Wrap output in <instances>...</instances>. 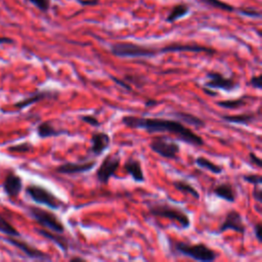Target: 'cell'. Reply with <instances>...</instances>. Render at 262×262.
<instances>
[{"instance_id":"cell-1","label":"cell","mask_w":262,"mask_h":262,"mask_svg":"<svg viewBox=\"0 0 262 262\" xmlns=\"http://www.w3.org/2000/svg\"><path fill=\"white\" fill-rule=\"evenodd\" d=\"M121 122L126 127L130 129H142L149 133L168 132L172 133L187 144L194 147H203L204 139L200 135L195 133L184 123L176 119L160 118V117H139L126 115L121 119Z\"/></svg>"},{"instance_id":"cell-2","label":"cell","mask_w":262,"mask_h":262,"mask_svg":"<svg viewBox=\"0 0 262 262\" xmlns=\"http://www.w3.org/2000/svg\"><path fill=\"white\" fill-rule=\"evenodd\" d=\"M169 249L173 255L188 257L196 261L212 262L218 259L220 254L218 252L208 247L204 243H191L185 241H177L168 239Z\"/></svg>"},{"instance_id":"cell-43","label":"cell","mask_w":262,"mask_h":262,"mask_svg":"<svg viewBox=\"0 0 262 262\" xmlns=\"http://www.w3.org/2000/svg\"><path fill=\"white\" fill-rule=\"evenodd\" d=\"M13 39L7 38V37H0V44H4V43H13Z\"/></svg>"},{"instance_id":"cell-5","label":"cell","mask_w":262,"mask_h":262,"mask_svg":"<svg viewBox=\"0 0 262 262\" xmlns=\"http://www.w3.org/2000/svg\"><path fill=\"white\" fill-rule=\"evenodd\" d=\"M26 194L30 197L31 200L38 205H44L52 210H59L65 204L49 189L39 185H29L26 187Z\"/></svg>"},{"instance_id":"cell-30","label":"cell","mask_w":262,"mask_h":262,"mask_svg":"<svg viewBox=\"0 0 262 262\" xmlns=\"http://www.w3.org/2000/svg\"><path fill=\"white\" fill-rule=\"evenodd\" d=\"M243 179L245 180L246 183L253 185H261V184H262V177L259 174L250 173V174L243 175Z\"/></svg>"},{"instance_id":"cell-8","label":"cell","mask_w":262,"mask_h":262,"mask_svg":"<svg viewBox=\"0 0 262 262\" xmlns=\"http://www.w3.org/2000/svg\"><path fill=\"white\" fill-rule=\"evenodd\" d=\"M204 86L211 89H219L225 92H231L240 87V82L236 76L225 77L217 71H209L206 73V82Z\"/></svg>"},{"instance_id":"cell-37","label":"cell","mask_w":262,"mask_h":262,"mask_svg":"<svg viewBox=\"0 0 262 262\" xmlns=\"http://www.w3.org/2000/svg\"><path fill=\"white\" fill-rule=\"evenodd\" d=\"M250 85L252 87H254L256 89H261L262 85H261V76L260 75H255L252 76L250 79Z\"/></svg>"},{"instance_id":"cell-25","label":"cell","mask_w":262,"mask_h":262,"mask_svg":"<svg viewBox=\"0 0 262 262\" xmlns=\"http://www.w3.org/2000/svg\"><path fill=\"white\" fill-rule=\"evenodd\" d=\"M248 103V97L246 95L240 96L234 99H225V101L216 102V105L227 110H236L240 109L242 107H245Z\"/></svg>"},{"instance_id":"cell-3","label":"cell","mask_w":262,"mask_h":262,"mask_svg":"<svg viewBox=\"0 0 262 262\" xmlns=\"http://www.w3.org/2000/svg\"><path fill=\"white\" fill-rule=\"evenodd\" d=\"M148 210L150 215L155 217L166 218L170 221L176 222L182 230L191 228V218L182 208L171 205L164 201L153 202L148 204Z\"/></svg>"},{"instance_id":"cell-18","label":"cell","mask_w":262,"mask_h":262,"mask_svg":"<svg viewBox=\"0 0 262 262\" xmlns=\"http://www.w3.org/2000/svg\"><path fill=\"white\" fill-rule=\"evenodd\" d=\"M23 188L22 178L14 172L8 173L3 183V189L10 198H17Z\"/></svg>"},{"instance_id":"cell-14","label":"cell","mask_w":262,"mask_h":262,"mask_svg":"<svg viewBox=\"0 0 262 262\" xmlns=\"http://www.w3.org/2000/svg\"><path fill=\"white\" fill-rule=\"evenodd\" d=\"M205 52L208 55H214L215 50L211 47L203 46L200 44H182V43H172L166 45V46L159 49V53H168V52Z\"/></svg>"},{"instance_id":"cell-40","label":"cell","mask_w":262,"mask_h":262,"mask_svg":"<svg viewBox=\"0 0 262 262\" xmlns=\"http://www.w3.org/2000/svg\"><path fill=\"white\" fill-rule=\"evenodd\" d=\"M203 92L206 93L207 95H209V96H212V97H216V96H218V92H216L215 89H211V88H208V87H203Z\"/></svg>"},{"instance_id":"cell-11","label":"cell","mask_w":262,"mask_h":262,"mask_svg":"<svg viewBox=\"0 0 262 262\" xmlns=\"http://www.w3.org/2000/svg\"><path fill=\"white\" fill-rule=\"evenodd\" d=\"M228 231H233L241 234H245L247 228L245 223H244L242 215L237 210H230L225 214V217L219 227L217 232L216 233H222Z\"/></svg>"},{"instance_id":"cell-17","label":"cell","mask_w":262,"mask_h":262,"mask_svg":"<svg viewBox=\"0 0 262 262\" xmlns=\"http://www.w3.org/2000/svg\"><path fill=\"white\" fill-rule=\"evenodd\" d=\"M124 171L132 177V179L134 180L135 183L141 184V183H144V180H146L141 162L137 158L129 157L127 160L125 161Z\"/></svg>"},{"instance_id":"cell-23","label":"cell","mask_w":262,"mask_h":262,"mask_svg":"<svg viewBox=\"0 0 262 262\" xmlns=\"http://www.w3.org/2000/svg\"><path fill=\"white\" fill-rule=\"evenodd\" d=\"M172 185L174 186L175 189H177V191H179V192H182L185 195L192 196L193 198L197 199V200L200 199V193L198 192V189L193 185L186 182V180L176 179L172 183Z\"/></svg>"},{"instance_id":"cell-36","label":"cell","mask_w":262,"mask_h":262,"mask_svg":"<svg viewBox=\"0 0 262 262\" xmlns=\"http://www.w3.org/2000/svg\"><path fill=\"white\" fill-rule=\"evenodd\" d=\"M253 199L260 205L262 204V191L260 188V185H254V189H253Z\"/></svg>"},{"instance_id":"cell-6","label":"cell","mask_w":262,"mask_h":262,"mask_svg":"<svg viewBox=\"0 0 262 262\" xmlns=\"http://www.w3.org/2000/svg\"><path fill=\"white\" fill-rule=\"evenodd\" d=\"M29 214L31 217L39 223L42 228L46 229L48 231H51L53 232H58L62 234L65 232L66 229L64 223L58 217V216L48 210L41 209L38 207L31 206L29 207Z\"/></svg>"},{"instance_id":"cell-9","label":"cell","mask_w":262,"mask_h":262,"mask_svg":"<svg viewBox=\"0 0 262 262\" xmlns=\"http://www.w3.org/2000/svg\"><path fill=\"white\" fill-rule=\"evenodd\" d=\"M120 164L121 157L119 155H113V154L107 155L95 172L97 182L102 185L109 184V180L115 176L117 170L120 167Z\"/></svg>"},{"instance_id":"cell-38","label":"cell","mask_w":262,"mask_h":262,"mask_svg":"<svg viewBox=\"0 0 262 262\" xmlns=\"http://www.w3.org/2000/svg\"><path fill=\"white\" fill-rule=\"evenodd\" d=\"M254 236L256 238V240L258 241V243L260 244L262 242V236H261V231H262V225H261V221H258L254 224Z\"/></svg>"},{"instance_id":"cell-32","label":"cell","mask_w":262,"mask_h":262,"mask_svg":"<svg viewBox=\"0 0 262 262\" xmlns=\"http://www.w3.org/2000/svg\"><path fill=\"white\" fill-rule=\"evenodd\" d=\"M81 121H83L84 123L90 125V126H92V127H99V126H101L102 124L99 123L98 119L96 118L95 116L93 115H84L81 117Z\"/></svg>"},{"instance_id":"cell-33","label":"cell","mask_w":262,"mask_h":262,"mask_svg":"<svg viewBox=\"0 0 262 262\" xmlns=\"http://www.w3.org/2000/svg\"><path fill=\"white\" fill-rule=\"evenodd\" d=\"M31 3H33L36 7H38L42 12H47L50 6L49 0H29Z\"/></svg>"},{"instance_id":"cell-41","label":"cell","mask_w":262,"mask_h":262,"mask_svg":"<svg viewBox=\"0 0 262 262\" xmlns=\"http://www.w3.org/2000/svg\"><path fill=\"white\" fill-rule=\"evenodd\" d=\"M81 5H96L98 3V0H77Z\"/></svg>"},{"instance_id":"cell-26","label":"cell","mask_w":262,"mask_h":262,"mask_svg":"<svg viewBox=\"0 0 262 262\" xmlns=\"http://www.w3.org/2000/svg\"><path fill=\"white\" fill-rule=\"evenodd\" d=\"M189 8L187 5L185 4H178L176 6H174L172 8V11L169 14V15L167 16L166 21L168 23H173L178 19H182V17L185 16L188 14Z\"/></svg>"},{"instance_id":"cell-39","label":"cell","mask_w":262,"mask_h":262,"mask_svg":"<svg viewBox=\"0 0 262 262\" xmlns=\"http://www.w3.org/2000/svg\"><path fill=\"white\" fill-rule=\"evenodd\" d=\"M241 14L245 15H248V16H252V17H260L261 15L259 12H256V11H249V10H243L241 11Z\"/></svg>"},{"instance_id":"cell-42","label":"cell","mask_w":262,"mask_h":262,"mask_svg":"<svg viewBox=\"0 0 262 262\" xmlns=\"http://www.w3.org/2000/svg\"><path fill=\"white\" fill-rule=\"evenodd\" d=\"M158 104L157 101H155V99H152L150 98L148 102H146V107L147 108H150V107H154V106H156Z\"/></svg>"},{"instance_id":"cell-7","label":"cell","mask_w":262,"mask_h":262,"mask_svg":"<svg viewBox=\"0 0 262 262\" xmlns=\"http://www.w3.org/2000/svg\"><path fill=\"white\" fill-rule=\"evenodd\" d=\"M151 150L162 158L169 160H178L180 146L178 142L167 137H156L150 142Z\"/></svg>"},{"instance_id":"cell-19","label":"cell","mask_w":262,"mask_h":262,"mask_svg":"<svg viewBox=\"0 0 262 262\" xmlns=\"http://www.w3.org/2000/svg\"><path fill=\"white\" fill-rule=\"evenodd\" d=\"M169 115L172 117L173 119H176L184 124L193 126V127H195L197 129L203 128V127H205V125H206L205 121L203 119H201L200 117L195 116V115H193L191 113H187V112L174 111V112H171Z\"/></svg>"},{"instance_id":"cell-28","label":"cell","mask_w":262,"mask_h":262,"mask_svg":"<svg viewBox=\"0 0 262 262\" xmlns=\"http://www.w3.org/2000/svg\"><path fill=\"white\" fill-rule=\"evenodd\" d=\"M201 1L205 4H208L210 6H213L215 8H219V10L222 11H227V12H232L233 7L228 3L222 2L220 0H201Z\"/></svg>"},{"instance_id":"cell-34","label":"cell","mask_w":262,"mask_h":262,"mask_svg":"<svg viewBox=\"0 0 262 262\" xmlns=\"http://www.w3.org/2000/svg\"><path fill=\"white\" fill-rule=\"evenodd\" d=\"M110 78L113 80V82L116 83L117 85H119L120 87L126 89V90H128V92H131V86L128 84L127 81H125L123 79H119V78H117V77H114V76H110Z\"/></svg>"},{"instance_id":"cell-15","label":"cell","mask_w":262,"mask_h":262,"mask_svg":"<svg viewBox=\"0 0 262 262\" xmlns=\"http://www.w3.org/2000/svg\"><path fill=\"white\" fill-rule=\"evenodd\" d=\"M58 95H59V92H56V90H49V89L39 90V92H36L33 94L25 97L24 99H22V101L15 103L14 107L16 108V109H25V108L34 105L36 103H39L41 101H44V99L57 98Z\"/></svg>"},{"instance_id":"cell-16","label":"cell","mask_w":262,"mask_h":262,"mask_svg":"<svg viewBox=\"0 0 262 262\" xmlns=\"http://www.w3.org/2000/svg\"><path fill=\"white\" fill-rule=\"evenodd\" d=\"M259 117H260V109H258L257 113L254 111H248L238 115H222L221 119L231 124L246 126L257 121L259 119Z\"/></svg>"},{"instance_id":"cell-10","label":"cell","mask_w":262,"mask_h":262,"mask_svg":"<svg viewBox=\"0 0 262 262\" xmlns=\"http://www.w3.org/2000/svg\"><path fill=\"white\" fill-rule=\"evenodd\" d=\"M97 164L96 160L79 161V162H66L56 168V172L64 175H78L84 174L92 171Z\"/></svg>"},{"instance_id":"cell-22","label":"cell","mask_w":262,"mask_h":262,"mask_svg":"<svg viewBox=\"0 0 262 262\" xmlns=\"http://www.w3.org/2000/svg\"><path fill=\"white\" fill-rule=\"evenodd\" d=\"M37 231L39 234H41L42 237L46 238L52 243H55L56 245L65 253V254H68L69 249H70V243L67 238L61 236V233L53 232L48 230H37Z\"/></svg>"},{"instance_id":"cell-27","label":"cell","mask_w":262,"mask_h":262,"mask_svg":"<svg viewBox=\"0 0 262 262\" xmlns=\"http://www.w3.org/2000/svg\"><path fill=\"white\" fill-rule=\"evenodd\" d=\"M0 231L10 237H21V233L17 231L14 225L8 222L1 214H0Z\"/></svg>"},{"instance_id":"cell-4","label":"cell","mask_w":262,"mask_h":262,"mask_svg":"<svg viewBox=\"0 0 262 262\" xmlns=\"http://www.w3.org/2000/svg\"><path fill=\"white\" fill-rule=\"evenodd\" d=\"M111 53L117 58L124 59H149L156 57L159 49L132 42L115 43L111 46Z\"/></svg>"},{"instance_id":"cell-12","label":"cell","mask_w":262,"mask_h":262,"mask_svg":"<svg viewBox=\"0 0 262 262\" xmlns=\"http://www.w3.org/2000/svg\"><path fill=\"white\" fill-rule=\"evenodd\" d=\"M4 241L7 242L8 244H11V245L15 246V248H17L19 250H21L23 253L28 256L31 259L34 260H40V261H48L51 260V256L47 253H45L37 248L33 247L30 244L26 243L22 240L16 239L15 237H10V238H4Z\"/></svg>"},{"instance_id":"cell-35","label":"cell","mask_w":262,"mask_h":262,"mask_svg":"<svg viewBox=\"0 0 262 262\" xmlns=\"http://www.w3.org/2000/svg\"><path fill=\"white\" fill-rule=\"evenodd\" d=\"M249 162H250V164L252 165H254L258 168H261V159L256 155L255 153H253V152H250L249 153Z\"/></svg>"},{"instance_id":"cell-21","label":"cell","mask_w":262,"mask_h":262,"mask_svg":"<svg viewBox=\"0 0 262 262\" xmlns=\"http://www.w3.org/2000/svg\"><path fill=\"white\" fill-rule=\"evenodd\" d=\"M37 134L40 139L57 138L61 135L69 134L66 129H59L51 122H42L37 126Z\"/></svg>"},{"instance_id":"cell-24","label":"cell","mask_w":262,"mask_h":262,"mask_svg":"<svg viewBox=\"0 0 262 262\" xmlns=\"http://www.w3.org/2000/svg\"><path fill=\"white\" fill-rule=\"evenodd\" d=\"M195 163H196V165L198 167H200L201 169L209 171V172H211L213 174H216V175L221 174L222 171H223V168L221 166L215 164L214 162L210 161L209 159H207V158H205L203 156L198 157L195 160Z\"/></svg>"},{"instance_id":"cell-31","label":"cell","mask_w":262,"mask_h":262,"mask_svg":"<svg viewBox=\"0 0 262 262\" xmlns=\"http://www.w3.org/2000/svg\"><path fill=\"white\" fill-rule=\"evenodd\" d=\"M125 79L128 80V83H134L137 86L142 87L147 84V79L143 76H135V75H127L125 77Z\"/></svg>"},{"instance_id":"cell-44","label":"cell","mask_w":262,"mask_h":262,"mask_svg":"<svg viewBox=\"0 0 262 262\" xmlns=\"http://www.w3.org/2000/svg\"><path fill=\"white\" fill-rule=\"evenodd\" d=\"M70 261H73V262H76V261H86L85 258L83 257H80V256H73L70 258Z\"/></svg>"},{"instance_id":"cell-20","label":"cell","mask_w":262,"mask_h":262,"mask_svg":"<svg viewBox=\"0 0 262 262\" xmlns=\"http://www.w3.org/2000/svg\"><path fill=\"white\" fill-rule=\"evenodd\" d=\"M213 194L229 203H234L237 200V192L230 183H221L213 187Z\"/></svg>"},{"instance_id":"cell-13","label":"cell","mask_w":262,"mask_h":262,"mask_svg":"<svg viewBox=\"0 0 262 262\" xmlns=\"http://www.w3.org/2000/svg\"><path fill=\"white\" fill-rule=\"evenodd\" d=\"M90 142H92V146L88 150V154L94 157H99L109 149L111 138L109 134L104 131H94L90 138Z\"/></svg>"},{"instance_id":"cell-29","label":"cell","mask_w":262,"mask_h":262,"mask_svg":"<svg viewBox=\"0 0 262 262\" xmlns=\"http://www.w3.org/2000/svg\"><path fill=\"white\" fill-rule=\"evenodd\" d=\"M7 150L13 153H21V154H25V153H29L33 150V146L30 142H23V143H19V144H15V146L8 147Z\"/></svg>"}]
</instances>
